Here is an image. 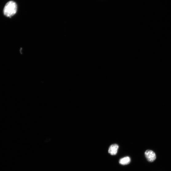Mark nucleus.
<instances>
[{"label": "nucleus", "mask_w": 171, "mask_h": 171, "mask_svg": "<svg viewBox=\"0 0 171 171\" xmlns=\"http://www.w3.org/2000/svg\"><path fill=\"white\" fill-rule=\"evenodd\" d=\"M17 5L15 2L10 1L6 5L3 10L4 15L8 17L11 18L17 13Z\"/></svg>", "instance_id": "obj_1"}, {"label": "nucleus", "mask_w": 171, "mask_h": 171, "mask_svg": "<svg viewBox=\"0 0 171 171\" xmlns=\"http://www.w3.org/2000/svg\"><path fill=\"white\" fill-rule=\"evenodd\" d=\"M145 155L148 161L150 162H153L156 158L155 153L153 151L150 150L146 151Z\"/></svg>", "instance_id": "obj_2"}, {"label": "nucleus", "mask_w": 171, "mask_h": 171, "mask_svg": "<svg viewBox=\"0 0 171 171\" xmlns=\"http://www.w3.org/2000/svg\"><path fill=\"white\" fill-rule=\"evenodd\" d=\"M119 145L116 144L111 145L109 147V153L112 155H116L118 151Z\"/></svg>", "instance_id": "obj_3"}, {"label": "nucleus", "mask_w": 171, "mask_h": 171, "mask_svg": "<svg viewBox=\"0 0 171 171\" xmlns=\"http://www.w3.org/2000/svg\"><path fill=\"white\" fill-rule=\"evenodd\" d=\"M130 162V158L128 157H126L121 159L119 162L121 165H125L129 164Z\"/></svg>", "instance_id": "obj_4"}]
</instances>
